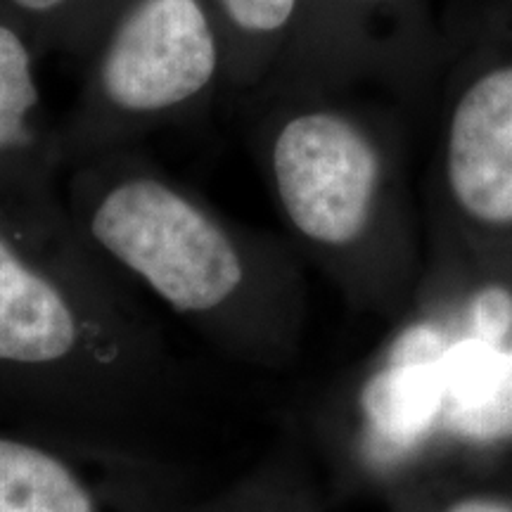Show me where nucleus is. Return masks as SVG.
Returning <instances> with one entry per match:
<instances>
[{"instance_id":"obj_1","label":"nucleus","mask_w":512,"mask_h":512,"mask_svg":"<svg viewBox=\"0 0 512 512\" xmlns=\"http://www.w3.org/2000/svg\"><path fill=\"white\" fill-rule=\"evenodd\" d=\"M60 197L102 264L219 361L252 373L297 361L306 287L285 235L230 219L138 145L69 164Z\"/></svg>"},{"instance_id":"obj_2","label":"nucleus","mask_w":512,"mask_h":512,"mask_svg":"<svg viewBox=\"0 0 512 512\" xmlns=\"http://www.w3.org/2000/svg\"><path fill=\"white\" fill-rule=\"evenodd\" d=\"M249 145L285 238L354 302H399L408 233L399 150L375 112L318 72H280L240 98Z\"/></svg>"},{"instance_id":"obj_3","label":"nucleus","mask_w":512,"mask_h":512,"mask_svg":"<svg viewBox=\"0 0 512 512\" xmlns=\"http://www.w3.org/2000/svg\"><path fill=\"white\" fill-rule=\"evenodd\" d=\"M228 91V57L209 0H131L60 124L64 166L138 145Z\"/></svg>"},{"instance_id":"obj_4","label":"nucleus","mask_w":512,"mask_h":512,"mask_svg":"<svg viewBox=\"0 0 512 512\" xmlns=\"http://www.w3.org/2000/svg\"><path fill=\"white\" fill-rule=\"evenodd\" d=\"M178 453L17 422L0 430V512H185Z\"/></svg>"},{"instance_id":"obj_5","label":"nucleus","mask_w":512,"mask_h":512,"mask_svg":"<svg viewBox=\"0 0 512 512\" xmlns=\"http://www.w3.org/2000/svg\"><path fill=\"white\" fill-rule=\"evenodd\" d=\"M458 76L441 121L437 178L463 221L512 230V27L489 36Z\"/></svg>"},{"instance_id":"obj_6","label":"nucleus","mask_w":512,"mask_h":512,"mask_svg":"<svg viewBox=\"0 0 512 512\" xmlns=\"http://www.w3.org/2000/svg\"><path fill=\"white\" fill-rule=\"evenodd\" d=\"M60 124L43 105L29 29L0 10V190L62 204Z\"/></svg>"},{"instance_id":"obj_7","label":"nucleus","mask_w":512,"mask_h":512,"mask_svg":"<svg viewBox=\"0 0 512 512\" xmlns=\"http://www.w3.org/2000/svg\"><path fill=\"white\" fill-rule=\"evenodd\" d=\"M475 335L446 330L441 351V432L470 444H494L512 437V302L489 294L477 304Z\"/></svg>"},{"instance_id":"obj_8","label":"nucleus","mask_w":512,"mask_h":512,"mask_svg":"<svg viewBox=\"0 0 512 512\" xmlns=\"http://www.w3.org/2000/svg\"><path fill=\"white\" fill-rule=\"evenodd\" d=\"M228 57V91L259 88L290 53L306 0H209Z\"/></svg>"},{"instance_id":"obj_9","label":"nucleus","mask_w":512,"mask_h":512,"mask_svg":"<svg viewBox=\"0 0 512 512\" xmlns=\"http://www.w3.org/2000/svg\"><path fill=\"white\" fill-rule=\"evenodd\" d=\"M185 512H306L294 441L283 437L235 482L214 496H197Z\"/></svg>"},{"instance_id":"obj_10","label":"nucleus","mask_w":512,"mask_h":512,"mask_svg":"<svg viewBox=\"0 0 512 512\" xmlns=\"http://www.w3.org/2000/svg\"><path fill=\"white\" fill-rule=\"evenodd\" d=\"M69 3L72 0H0V10L27 27L29 19L46 22V19L57 17Z\"/></svg>"},{"instance_id":"obj_11","label":"nucleus","mask_w":512,"mask_h":512,"mask_svg":"<svg viewBox=\"0 0 512 512\" xmlns=\"http://www.w3.org/2000/svg\"><path fill=\"white\" fill-rule=\"evenodd\" d=\"M313 3H316V0H306V10H309ZM323 3L328 10H339L344 12V15H361V12L389 8V5L399 3V0H323Z\"/></svg>"},{"instance_id":"obj_12","label":"nucleus","mask_w":512,"mask_h":512,"mask_svg":"<svg viewBox=\"0 0 512 512\" xmlns=\"http://www.w3.org/2000/svg\"><path fill=\"white\" fill-rule=\"evenodd\" d=\"M446 512H512V505L496 498H465L453 503Z\"/></svg>"}]
</instances>
